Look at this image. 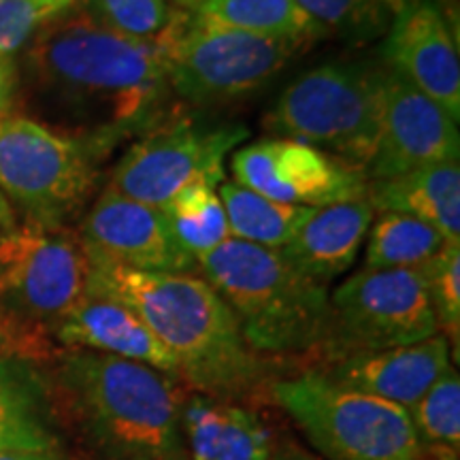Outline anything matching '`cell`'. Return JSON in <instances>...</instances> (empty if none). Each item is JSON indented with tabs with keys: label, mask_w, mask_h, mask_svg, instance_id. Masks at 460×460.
Wrapping results in <instances>:
<instances>
[{
	"label": "cell",
	"mask_w": 460,
	"mask_h": 460,
	"mask_svg": "<svg viewBox=\"0 0 460 460\" xmlns=\"http://www.w3.org/2000/svg\"><path fill=\"white\" fill-rule=\"evenodd\" d=\"M382 3L393 11V15H396L402 9V4H405V0H382Z\"/></svg>",
	"instance_id": "obj_35"
},
{
	"label": "cell",
	"mask_w": 460,
	"mask_h": 460,
	"mask_svg": "<svg viewBox=\"0 0 460 460\" xmlns=\"http://www.w3.org/2000/svg\"><path fill=\"white\" fill-rule=\"evenodd\" d=\"M439 335L422 269H360L331 296V362L358 352L413 345Z\"/></svg>",
	"instance_id": "obj_10"
},
{
	"label": "cell",
	"mask_w": 460,
	"mask_h": 460,
	"mask_svg": "<svg viewBox=\"0 0 460 460\" xmlns=\"http://www.w3.org/2000/svg\"><path fill=\"white\" fill-rule=\"evenodd\" d=\"M450 367V341L435 335L413 345L343 356L322 373L339 386L410 410Z\"/></svg>",
	"instance_id": "obj_16"
},
{
	"label": "cell",
	"mask_w": 460,
	"mask_h": 460,
	"mask_svg": "<svg viewBox=\"0 0 460 460\" xmlns=\"http://www.w3.org/2000/svg\"><path fill=\"white\" fill-rule=\"evenodd\" d=\"M217 194L226 214L230 239L269 250H281L290 243L298 226L314 211L309 207L278 203L237 181H222Z\"/></svg>",
	"instance_id": "obj_23"
},
{
	"label": "cell",
	"mask_w": 460,
	"mask_h": 460,
	"mask_svg": "<svg viewBox=\"0 0 460 460\" xmlns=\"http://www.w3.org/2000/svg\"><path fill=\"white\" fill-rule=\"evenodd\" d=\"M15 90H17V65L15 58H0V119L13 111L15 105ZM17 224L13 211L7 205V200L0 194V226L11 228Z\"/></svg>",
	"instance_id": "obj_32"
},
{
	"label": "cell",
	"mask_w": 460,
	"mask_h": 460,
	"mask_svg": "<svg viewBox=\"0 0 460 460\" xmlns=\"http://www.w3.org/2000/svg\"><path fill=\"white\" fill-rule=\"evenodd\" d=\"M77 234L84 250L137 271H197V261L172 237L163 207L122 197L109 186L90 203Z\"/></svg>",
	"instance_id": "obj_14"
},
{
	"label": "cell",
	"mask_w": 460,
	"mask_h": 460,
	"mask_svg": "<svg viewBox=\"0 0 460 460\" xmlns=\"http://www.w3.org/2000/svg\"><path fill=\"white\" fill-rule=\"evenodd\" d=\"M15 65L13 111L111 149L163 119L171 99L160 41L122 37L82 7L45 24Z\"/></svg>",
	"instance_id": "obj_1"
},
{
	"label": "cell",
	"mask_w": 460,
	"mask_h": 460,
	"mask_svg": "<svg viewBox=\"0 0 460 460\" xmlns=\"http://www.w3.org/2000/svg\"><path fill=\"white\" fill-rule=\"evenodd\" d=\"M77 0H0V58H15L45 24Z\"/></svg>",
	"instance_id": "obj_30"
},
{
	"label": "cell",
	"mask_w": 460,
	"mask_h": 460,
	"mask_svg": "<svg viewBox=\"0 0 460 460\" xmlns=\"http://www.w3.org/2000/svg\"><path fill=\"white\" fill-rule=\"evenodd\" d=\"M181 430L190 460H269L275 447L254 411L199 393L183 401Z\"/></svg>",
	"instance_id": "obj_19"
},
{
	"label": "cell",
	"mask_w": 460,
	"mask_h": 460,
	"mask_svg": "<svg viewBox=\"0 0 460 460\" xmlns=\"http://www.w3.org/2000/svg\"><path fill=\"white\" fill-rule=\"evenodd\" d=\"M88 258L75 228L17 222L0 230V303L51 326L85 295Z\"/></svg>",
	"instance_id": "obj_11"
},
{
	"label": "cell",
	"mask_w": 460,
	"mask_h": 460,
	"mask_svg": "<svg viewBox=\"0 0 460 460\" xmlns=\"http://www.w3.org/2000/svg\"><path fill=\"white\" fill-rule=\"evenodd\" d=\"M82 9L101 26L143 43L158 41L175 17L166 0H84Z\"/></svg>",
	"instance_id": "obj_27"
},
{
	"label": "cell",
	"mask_w": 460,
	"mask_h": 460,
	"mask_svg": "<svg viewBox=\"0 0 460 460\" xmlns=\"http://www.w3.org/2000/svg\"><path fill=\"white\" fill-rule=\"evenodd\" d=\"M51 337L65 349H88L135 360L177 377L175 358L154 337L146 322L113 298L85 295L51 326Z\"/></svg>",
	"instance_id": "obj_17"
},
{
	"label": "cell",
	"mask_w": 460,
	"mask_h": 460,
	"mask_svg": "<svg viewBox=\"0 0 460 460\" xmlns=\"http://www.w3.org/2000/svg\"><path fill=\"white\" fill-rule=\"evenodd\" d=\"M49 396L37 365L0 360V454L54 452Z\"/></svg>",
	"instance_id": "obj_21"
},
{
	"label": "cell",
	"mask_w": 460,
	"mask_h": 460,
	"mask_svg": "<svg viewBox=\"0 0 460 460\" xmlns=\"http://www.w3.org/2000/svg\"><path fill=\"white\" fill-rule=\"evenodd\" d=\"M422 269L437 324L446 339L458 341L460 331V241H447Z\"/></svg>",
	"instance_id": "obj_29"
},
{
	"label": "cell",
	"mask_w": 460,
	"mask_h": 460,
	"mask_svg": "<svg viewBox=\"0 0 460 460\" xmlns=\"http://www.w3.org/2000/svg\"><path fill=\"white\" fill-rule=\"evenodd\" d=\"M65 348L41 324L22 318L0 303V360H24L32 365L54 362Z\"/></svg>",
	"instance_id": "obj_31"
},
{
	"label": "cell",
	"mask_w": 460,
	"mask_h": 460,
	"mask_svg": "<svg viewBox=\"0 0 460 460\" xmlns=\"http://www.w3.org/2000/svg\"><path fill=\"white\" fill-rule=\"evenodd\" d=\"M84 252L85 292L113 298L139 315L175 358L177 377L199 394L241 399L267 376V362L247 345L228 305L200 275L137 271Z\"/></svg>",
	"instance_id": "obj_2"
},
{
	"label": "cell",
	"mask_w": 460,
	"mask_h": 460,
	"mask_svg": "<svg viewBox=\"0 0 460 460\" xmlns=\"http://www.w3.org/2000/svg\"><path fill=\"white\" fill-rule=\"evenodd\" d=\"M382 66L331 62L303 73L264 115L271 137L312 146L365 172L379 135Z\"/></svg>",
	"instance_id": "obj_6"
},
{
	"label": "cell",
	"mask_w": 460,
	"mask_h": 460,
	"mask_svg": "<svg viewBox=\"0 0 460 460\" xmlns=\"http://www.w3.org/2000/svg\"><path fill=\"white\" fill-rule=\"evenodd\" d=\"M166 3H169L172 9H177V11H183V9H188V4L192 3V0H166Z\"/></svg>",
	"instance_id": "obj_36"
},
{
	"label": "cell",
	"mask_w": 460,
	"mask_h": 460,
	"mask_svg": "<svg viewBox=\"0 0 460 460\" xmlns=\"http://www.w3.org/2000/svg\"><path fill=\"white\" fill-rule=\"evenodd\" d=\"M271 396L329 460H418L422 452L405 407L339 386L322 371L278 379Z\"/></svg>",
	"instance_id": "obj_8"
},
{
	"label": "cell",
	"mask_w": 460,
	"mask_h": 460,
	"mask_svg": "<svg viewBox=\"0 0 460 460\" xmlns=\"http://www.w3.org/2000/svg\"><path fill=\"white\" fill-rule=\"evenodd\" d=\"M384 66L460 119V58L450 22L437 0H405L384 34Z\"/></svg>",
	"instance_id": "obj_15"
},
{
	"label": "cell",
	"mask_w": 460,
	"mask_h": 460,
	"mask_svg": "<svg viewBox=\"0 0 460 460\" xmlns=\"http://www.w3.org/2000/svg\"><path fill=\"white\" fill-rule=\"evenodd\" d=\"M230 169L239 186L309 209L362 199L369 186L362 171L312 146L278 137L234 149Z\"/></svg>",
	"instance_id": "obj_12"
},
{
	"label": "cell",
	"mask_w": 460,
	"mask_h": 460,
	"mask_svg": "<svg viewBox=\"0 0 460 460\" xmlns=\"http://www.w3.org/2000/svg\"><path fill=\"white\" fill-rule=\"evenodd\" d=\"M367 199L377 214H402L433 226L446 241H460V164L444 163L376 180Z\"/></svg>",
	"instance_id": "obj_20"
},
{
	"label": "cell",
	"mask_w": 460,
	"mask_h": 460,
	"mask_svg": "<svg viewBox=\"0 0 460 460\" xmlns=\"http://www.w3.org/2000/svg\"><path fill=\"white\" fill-rule=\"evenodd\" d=\"M113 149L11 111L0 119V194L13 216L43 228H75Z\"/></svg>",
	"instance_id": "obj_5"
},
{
	"label": "cell",
	"mask_w": 460,
	"mask_h": 460,
	"mask_svg": "<svg viewBox=\"0 0 460 460\" xmlns=\"http://www.w3.org/2000/svg\"><path fill=\"white\" fill-rule=\"evenodd\" d=\"M158 41L166 58L171 96L194 109L247 99L309 48L207 24L177 9Z\"/></svg>",
	"instance_id": "obj_7"
},
{
	"label": "cell",
	"mask_w": 460,
	"mask_h": 460,
	"mask_svg": "<svg viewBox=\"0 0 460 460\" xmlns=\"http://www.w3.org/2000/svg\"><path fill=\"white\" fill-rule=\"evenodd\" d=\"M410 418L420 441H435L450 447L460 444V377L447 369L410 407Z\"/></svg>",
	"instance_id": "obj_28"
},
{
	"label": "cell",
	"mask_w": 460,
	"mask_h": 460,
	"mask_svg": "<svg viewBox=\"0 0 460 460\" xmlns=\"http://www.w3.org/2000/svg\"><path fill=\"white\" fill-rule=\"evenodd\" d=\"M0 460H60L54 452H3Z\"/></svg>",
	"instance_id": "obj_33"
},
{
	"label": "cell",
	"mask_w": 460,
	"mask_h": 460,
	"mask_svg": "<svg viewBox=\"0 0 460 460\" xmlns=\"http://www.w3.org/2000/svg\"><path fill=\"white\" fill-rule=\"evenodd\" d=\"M303 13L324 32L354 43H367L384 37L393 22L382 0H295Z\"/></svg>",
	"instance_id": "obj_26"
},
{
	"label": "cell",
	"mask_w": 460,
	"mask_h": 460,
	"mask_svg": "<svg viewBox=\"0 0 460 460\" xmlns=\"http://www.w3.org/2000/svg\"><path fill=\"white\" fill-rule=\"evenodd\" d=\"M163 211L172 237L197 262L230 239L226 214L214 183H190L163 207Z\"/></svg>",
	"instance_id": "obj_24"
},
{
	"label": "cell",
	"mask_w": 460,
	"mask_h": 460,
	"mask_svg": "<svg viewBox=\"0 0 460 460\" xmlns=\"http://www.w3.org/2000/svg\"><path fill=\"white\" fill-rule=\"evenodd\" d=\"M458 122L444 109L382 65L379 135L367 181L390 180L430 164L458 163Z\"/></svg>",
	"instance_id": "obj_13"
},
{
	"label": "cell",
	"mask_w": 460,
	"mask_h": 460,
	"mask_svg": "<svg viewBox=\"0 0 460 460\" xmlns=\"http://www.w3.org/2000/svg\"><path fill=\"white\" fill-rule=\"evenodd\" d=\"M444 460H454V458H444Z\"/></svg>",
	"instance_id": "obj_37"
},
{
	"label": "cell",
	"mask_w": 460,
	"mask_h": 460,
	"mask_svg": "<svg viewBox=\"0 0 460 460\" xmlns=\"http://www.w3.org/2000/svg\"><path fill=\"white\" fill-rule=\"evenodd\" d=\"M250 137L241 124H205L166 113L132 141L113 164L107 186L139 203L164 207L190 183L226 181V160Z\"/></svg>",
	"instance_id": "obj_9"
},
{
	"label": "cell",
	"mask_w": 460,
	"mask_h": 460,
	"mask_svg": "<svg viewBox=\"0 0 460 460\" xmlns=\"http://www.w3.org/2000/svg\"><path fill=\"white\" fill-rule=\"evenodd\" d=\"M197 271L228 305L256 354L322 349L331 324L329 290L279 250L228 239L199 258Z\"/></svg>",
	"instance_id": "obj_4"
},
{
	"label": "cell",
	"mask_w": 460,
	"mask_h": 460,
	"mask_svg": "<svg viewBox=\"0 0 460 460\" xmlns=\"http://www.w3.org/2000/svg\"><path fill=\"white\" fill-rule=\"evenodd\" d=\"M269 460H309V456H305L303 452L295 450V447H273Z\"/></svg>",
	"instance_id": "obj_34"
},
{
	"label": "cell",
	"mask_w": 460,
	"mask_h": 460,
	"mask_svg": "<svg viewBox=\"0 0 460 460\" xmlns=\"http://www.w3.org/2000/svg\"><path fill=\"white\" fill-rule=\"evenodd\" d=\"M367 233L365 269H420L447 241L429 224L402 214H379Z\"/></svg>",
	"instance_id": "obj_25"
},
{
	"label": "cell",
	"mask_w": 460,
	"mask_h": 460,
	"mask_svg": "<svg viewBox=\"0 0 460 460\" xmlns=\"http://www.w3.org/2000/svg\"><path fill=\"white\" fill-rule=\"evenodd\" d=\"M183 11L207 24L256 37L307 45L326 39L295 0H192Z\"/></svg>",
	"instance_id": "obj_22"
},
{
	"label": "cell",
	"mask_w": 460,
	"mask_h": 460,
	"mask_svg": "<svg viewBox=\"0 0 460 460\" xmlns=\"http://www.w3.org/2000/svg\"><path fill=\"white\" fill-rule=\"evenodd\" d=\"M373 216L376 209L367 197L318 207L279 252L309 279L329 286L354 264Z\"/></svg>",
	"instance_id": "obj_18"
},
{
	"label": "cell",
	"mask_w": 460,
	"mask_h": 460,
	"mask_svg": "<svg viewBox=\"0 0 460 460\" xmlns=\"http://www.w3.org/2000/svg\"><path fill=\"white\" fill-rule=\"evenodd\" d=\"M48 386L102 460H188L183 396L169 373L118 356L62 349Z\"/></svg>",
	"instance_id": "obj_3"
}]
</instances>
